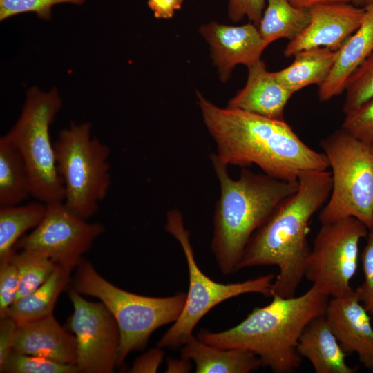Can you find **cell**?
Wrapping results in <instances>:
<instances>
[{"label": "cell", "mask_w": 373, "mask_h": 373, "mask_svg": "<svg viewBox=\"0 0 373 373\" xmlns=\"http://www.w3.org/2000/svg\"><path fill=\"white\" fill-rule=\"evenodd\" d=\"M203 122L225 164L258 166L265 174L298 182L305 171L327 170L325 154L308 146L285 120L239 109L221 108L196 91Z\"/></svg>", "instance_id": "6da1fadb"}, {"label": "cell", "mask_w": 373, "mask_h": 373, "mask_svg": "<svg viewBox=\"0 0 373 373\" xmlns=\"http://www.w3.org/2000/svg\"><path fill=\"white\" fill-rule=\"evenodd\" d=\"M297 191L285 199L249 240L237 271L258 266H276L278 273L272 296H294L303 277L310 251L309 222L329 199L332 172H301Z\"/></svg>", "instance_id": "7a4b0ae2"}, {"label": "cell", "mask_w": 373, "mask_h": 373, "mask_svg": "<svg viewBox=\"0 0 373 373\" xmlns=\"http://www.w3.org/2000/svg\"><path fill=\"white\" fill-rule=\"evenodd\" d=\"M238 325L221 332L201 329L196 337L222 348L250 351L275 373H292L301 363L298 339L307 324L325 313L329 297L315 285L299 296H271Z\"/></svg>", "instance_id": "3957f363"}, {"label": "cell", "mask_w": 373, "mask_h": 373, "mask_svg": "<svg viewBox=\"0 0 373 373\" xmlns=\"http://www.w3.org/2000/svg\"><path fill=\"white\" fill-rule=\"evenodd\" d=\"M209 158L218 180L220 195L216 203L211 249L220 271H238L245 247L254 232L276 209L298 188L287 182L243 167L232 178L216 153Z\"/></svg>", "instance_id": "277c9868"}, {"label": "cell", "mask_w": 373, "mask_h": 373, "mask_svg": "<svg viewBox=\"0 0 373 373\" xmlns=\"http://www.w3.org/2000/svg\"><path fill=\"white\" fill-rule=\"evenodd\" d=\"M71 283L79 294L99 298L115 317L120 332L118 366L131 352L145 347L156 329L178 318L186 297L185 292L153 297L124 290L102 277L84 258Z\"/></svg>", "instance_id": "5b68a950"}, {"label": "cell", "mask_w": 373, "mask_h": 373, "mask_svg": "<svg viewBox=\"0 0 373 373\" xmlns=\"http://www.w3.org/2000/svg\"><path fill=\"white\" fill-rule=\"evenodd\" d=\"M91 124H72L54 142L57 169L64 189V203L89 220L106 198L111 183L110 149L91 135Z\"/></svg>", "instance_id": "8992f818"}, {"label": "cell", "mask_w": 373, "mask_h": 373, "mask_svg": "<svg viewBox=\"0 0 373 373\" xmlns=\"http://www.w3.org/2000/svg\"><path fill=\"white\" fill-rule=\"evenodd\" d=\"M332 169V189L318 215L321 224L353 217L373 224V146L343 128L319 143Z\"/></svg>", "instance_id": "52a82bcc"}, {"label": "cell", "mask_w": 373, "mask_h": 373, "mask_svg": "<svg viewBox=\"0 0 373 373\" xmlns=\"http://www.w3.org/2000/svg\"><path fill=\"white\" fill-rule=\"evenodd\" d=\"M164 229L182 247L188 267L189 289L180 316L159 340L157 347L170 350L181 347L194 336L193 330L200 321L227 300L251 293L271 297L276 277L274 274L231 283L216 282L206 275L195 260L190 232L180 210L173 209L167 212Z\"/></svg>", "instance_id": "ba28073f"}, {"label": "cell", "mask_w": 373, "mask_h": 373, "mask_svg": "<svg viewBox=\"0 0 373 373\" xmlns=\"http://www.w3.org/2000/svg\"><path fill=\"white\" fill-rule=\"evenodd\" d=\"M61 106L56 89L45 93L33 87L19 119L5 135L21 153L29 171L32 197L49 204L63 202L64 189L57 169L50 126Z\"/></svg>", "instance_id": "9c48e42d"}, {"label": "cell", "mask_w": 373, "mask_h": 373, "mask_svg": "<svg viewBox=\"0 0 373 373\" xmlns=\"http://www.w3.org/2000/svg\"><path fill=\"white\" fill-rule=\"evenodd\" d=\"M370 229L349 217L321 224L305 267V277L329 298L352 294L350 281L358 262L359 242Z\"/></svg>", "instance_id": "30bf717a"}, {"label": "cell", "mask_w": 373, "mask_h": 373, "mask_svg": "<svg viewBox=\"0 0 373 373\" xmlns=\"http://www.w3.org/2000/svg\"><path fill=\"white\" fill-rule=\"evenodd\" d=\"M88 220L72 212L64 202L46 204L40 223L19 240L15 249L43 255L74 270L83 254L104 232L103 224Z\"/></svg>", "instance_id": "8fae6325"}, {"label": "cell", "mask_w": 373, "mask_h": 373, "mask_svg": "<svg viewBox=\"0 0 373 373\" xmlns=\"http://www.w3.org/2000/svg\"><path fill=\"white\" fill-rule=\"evenodd\" d=\"M68 296L73 312L66 325L76 338V365L79 372H114L118 366L120 345V332L115 317L102 302L87 300L71 287Z\"/></svg>", "instance_id": "7c38bea8"}, {"label": "cell", "mask_w": 373, "mask_h": 373, "mask_svg": "<svg viewBox=\"0 0 373 373\" xmlns=\"http://www.w3.org/2000/svg\"><path fill=\"white\" fill-rule=\"evenodd\" d=\"M310 22L305 30L290 41L284 50L286 57L314 48L338 50L361 25L365 7L352 3L319 4L308 8Z\"/></svg>", "instance_id": "4fadbf2b"}, {"label": "cell", "mask_w": 373, "mask_h": 373, "mask_svg": "<svg viewBox=\"0 0 373 373\" xmlns=\"http://www.w3.org/2000/svg\"><path fill=\"white\" fill-rule=\"evenodd\" d=\"M199 32L209 45L213 64L222 82L230 79L236 66H249L261 59L269 46L258 26L251 23L233 26L212 21L202 25Z\"/></svg>", "instance_id": "5bb4252c"}, {"label": "cell", "mask_w": 373, "mask_h": 373, "mask_svg": "<svg viewBox=\"0 0 373 373\" xmlns=\"http://www.w3.org/2000/svg\"><path fill=\"white\" fill-rule=\"evenodd\" d=\"M325 316L346 354L355 353L368 370H373V327L370 315L354 291L349 295L332 298Z\"/></svg>", "instance_id": "9a60e30c"}, {"label": "cell", "mask_w": 373, "mask_h": 373, "mask_svg": "<svg viewBox=\"0 0 373 373\" xmlns=\"http://www.w3.org/2000/svg\"><path fill=\"white\" fill-rule=\"evenodd\" d=\"M12 350L64 364L77 363V342L53 314L17 325Z\"/></svg>", "instance_id": "2e32d148"}, {"label": "cell", "mask_w": 373, "mask_h": 373, "mask_svg": "<svg viewBox=\"0 0 373 373\" xmlns=\"http://www.w3.org/2000/svg\"><path fill=\"white\" fill-rule=\"evenodd\" d=\"M247 68L245 86L228 102L227 107L284 120L285 107L293 93L277 81L274 72L268 71L261 59Z\"/></svg>", "instance_id": "e0dca14e"}, {"label": "cell", "mask_w": 373, "mask_h": 373, "mask_svg": "<svg viewBox=\"0 0 373 373\" xmlns=\"http://www.w3.org/2000/svg\"><path fill=\"white\" fill-rule=\"evenodd\" d=\"M365 8L361 25L338 50L330 74L318 87L321 102L329 101L344 92L351 75L373 52V2Z\"/></svg>", "instance_id": "ac0fdd59"}, {"label": "cell", "mask_w": 373, "mask_h": 373, "mask_svg": "<svg viewBox=\"0 0 373 373\" xmlns=\"http://www.w3.org/2000/svg\"><path fill=\"white\" fill-rule=\"evenodd\" d=\"M301 357L307 358L316 373H355L356 368L346 363L343 351L325 314L310 321L297 344Z\"/></svg>", "instance_id": "d6986e66"}, {"label": "cell", "mask_w": 373, "mask_h": 373, "mask_svg": "<svg viewBox=\"0 0 373 373\" xmlns=\"http://www.w3.org/2000/svg\"><path fill=\"white\" fill-rule=\"evenodd\" d=\"M181 356L193 361L196 373H249L262 365L250 351L216 347L195 336L181 347Z\"/></svg>", "instance_id": "ffe728a7"}, {"label": "cell", "mask_w": 373, "mask_h": 373, "mask_svg": "<svg viewBox=\"0 0 373 373\" xmlns=\"http://www.w3.org/2000/svg\"><path fill=\"white\" fill-rule=\"evenodd\" d=\"M338 50L326 47L304 50L294 55L287 68L274 72L277 81L293 94L312 84L321 86L330 74Z\"/></svg>", "instance_id": "44dd1931"}, {"label": "cell", "mask_w": 373, "mask_h": 373, "mask_svg": "<svg viewBox=\"0 0 373 373\" xmlns=\"http://www.w3.org/2000/svg\"><path fill=\"white\" fill-rule=\"evenodd\" d=\"M73 271L57 264L46 282L10 306L7 316L12 317L19 325L52 314L58 297L71 282Z\"/></svg>", "instance_id": "7402d4cb"}, {"label": "cell", "mask_w": 373, "mask_h": 373, "mask_svg": "<svg viewBox=\"0 0 373 373\" xmlns=\"http://www.w3.org/2000/svg\"><path fill=\"white\" fill-rule=\"evenodd\" d=\"M32 197L28 167L17 149L0 138V207L23 204Z\"/></svg>", "instance_id": "603a6c76"}, {"label": "cell", "mask_w": 373, "mask_h": 373, "mask_svg": "<svg viewBox=\"0 0 373 373\" xmlns=\"http://www.w3.org/2000/svg\"><path fill=\"white\" fill-rule=\"evenodd\" d=\"M309 22L308 9L296 8L288 0H267L258 28L263 40L269 45L279 39L294 40Z\"/></svg>", "instance_id": "cb8c5ba5"}, {"label": "cell", "mask_w": 373, "mask_h": 373, "mask_svg": "<svg viewBox=\"0 0 373 373\" xmlns=\"http://www.w3.org/2000/svg\"><path fill=\"white\" fill-rule=\"evenodd\" d=\"M46 204L35 200L0 207V262L9 259L25 232L35 229L43 219Z\"/></svg>", "instance_id": "d4e9b609"}, {"label": "cell", "mask_w": 373, "mask_h": 373, "mask_svg": "<svg viewBox=\"0 0 373 373\" xmlns=\"http://www.w3.org/2000/svg\"><path fill=\"white\" fill-rule=\"evenodd\" d=\"M10 258L17 267L19 274V287L15 301L41 286L51 276L57 266L48 257L27 250L15 251Z\"/></svg>", "instance_id": "484cf974"}, {"label": "cell", "mask_w": 373, "mask_h": 373, "mask_svg": "<svg viewBox=\"0 0 373 373\" xmlns=\"http://www.w3.org/2000/svg\"><path fill=\"white\" fill-rule=\"evenodd\" d=\"M3 373H77V365L64 364L43 357L28 355L12 350L0 363Z\"/></svg>", "instance_id": "4316f807"}, {"label": "cell", "mask_w": 373, "mask_h": 373, "mask_svg": "<svg viewBox=\"0 0 373 373\" xmlns=\"http://www.w3.org/2000/svg\"><path fill=\"white\" fill-rule=\"evenodd\" d=\"M345 91L343 106L345 115L354 111L373 98V52L351 75Z\"/></svg>", "instance_id": "83f0119b"}, {"label": "cell", "mask_w": 373, "mask_h": 373, "mask_svg": "<svg viewBox=\"0 0 373 373\" xmlns=\"http://www.w3.org/2000/svg\"><path fill=\"white\" fill-rule=\"evenodd\" d=\"M85 0H0V20L27 12H35L42 19L48 20L52 7L58 3L82 4Z\"/></svg>", "instance_id": "f1b7e54d"}, {"label": "cell", "mask_w": 373, "mask_h": 373, "mask_svg": "<svg viewBox=\"0 0 373 373\" xmlns=\"http://www.w3.org/2000/svg\"><path fill=\"white\" fill-rule=\"evenodd\" d=\"M341 128L373 146V98L345 115Z\"/></svg>", "instance_id": "f546056e"}, {"label": "cell", "mask_w": 373, "mask_h": 373, "mask_svg": "<svg viewBox=\"0 0 373 373\" xmlns=\"http://www.w3.org/2000/svg\"><path fill=\"white\" fill-rule=\"evenodd\" d=\"M363 283L354 290L355 295L371 316H373V233L370 231L361 254Z\"/></svg>", "instance_id": "4dcf8cb0"}, {"label": "cell", "mask_w": 373, "mask_h": 373, "mask_svg": "<svg viewBox=\"0 0 373 373\" xmlns=\"http://www.w3.org/2000/svg\"><path fill=\"white\" fill-rule=\"evenodd\" d=\"M19 287L18 270L10 258L0 262V318L7 316Z\"/></svg>", "instance_id": "1f68e13d"}, {"label": "cell", "mask_w": 373, "mask_h": 373, "mask_svg": "<svg viewBox=\"0 0 373 373\" xmlns=\"http://www.w3.org/2000/svg\"><path fill=\"white\" fill-rule=\"evenodd\" d=\"M267 4V0H228V16L233 22L247 17L258 26Z\"/></svg>", "instance_id": "d6a6232c"}, {"label": "cell", "mask_w": 373, "mask_h": 373, "mask_svg": "<svg viewBox=\"0 0 373 373\" xmlns=\"http://www.w3.org/2000/svg\"><path fill=\"white\" fill-rule=\"evenodd\" d=\"M164 355L162 348H152L137 357L128 372L155 373L157 372Z\"/></svg>", "instance_id": "836d02e7"}, {"label": "cell", "mask_w": 373, "mask_h": 373, "mask_svg": "<svg viewBox=\"0 0 373 373\" xmlns=\"http://www.w3.org/2000/svg\"><path fill=\"white\" fill-rule=\"evenodd\" d=\"M17 327V323L12 317L0 318V363L12 350Z\"/></svg>", "instance_id": "e575fe53"}, {"label": "cell", "mask_w": 373, "mask_h": 373, "mask_svg": "<svg viewBox=\"0 0 373 373\" xmlns=\"http://www.w3.org/2000/svg\"><path fill=\"white\" fill-rule=\"evenodd\" d=\"M184 0H148V7L157 19H171L181 9Z\"/></svg>", "instance_id": "d590c367"}, {"label": "cell", "mask_w": 373, "mask_h": 373, "mask_svg": "<svg viewBox=\"0 0 373 373\" xmlns=\"http://www.w3.org/2000/svg\"><path fill=\"white\" fill-rule=\"evenodd\" d=\"M166 365V373H188L192 367L191 361L182 356L180 358H168Z\"/></svg>", "instance_id": "8d00e7d4"}, {"label": "cell", "mask_w": 373, "mask_h": 373, "mask_svg": "<svg viewBox=\"0 0 373 373\" xmlns=\"http://www.w3.org/2000/svg\"><path fill=\"white\" fill-rule=\"evenodd\" d=\"M294 7L308 9L314 6L327 3H351L350 0H288Z\"/></svg>", "instance_id": "74e56055"}, {"label": "cell", "mask_w": 373, "mask_h": 373, "mask_svg": "<svg viewBox=\"0 0 373 373\" xmlns=\"http://www.w3.org/2000/svg\"><path fill=\"white\" fill-rule=\"evenodd\" d=\"M351 3L358 7H365L366 6V0H350Z\"/></svg>", "instance_id": "f35d334b"}, {"label": "cell", "mask_w": 373, "mask_h": 373, "mask_svg": "<svg viewBox=\"0 0 373 373\" xmlns=\"http://www.w3.org/2000/svg\"><path fill=\"white\" fill-rule=\"evenodd\" d=\"M373 2V0H366V5Z\"/></svg>", "instance_id": "ab89813d"}, {"label": "cell", "mask_w": 373, "mask_h": 373, "mask_svg": "<svg viewBox=\"0 0 373 373\" xmlns=\"http://www.w3.org/2000/svg\"><path fill=\"white\" fill-rule=\"evenodd\" d=\"M370 231L373 233V224H372V228L370 229Z\"/></svg>", "instance_id": "60d3db41"}]
</instances>
